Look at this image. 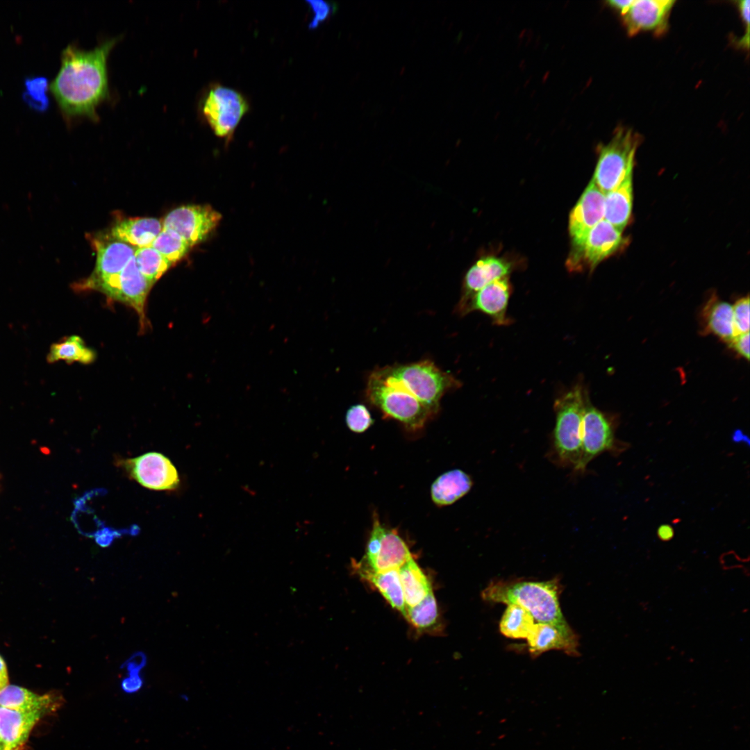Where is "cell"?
I'll list each match as a JSON object with an SVG mask.
<instances>
[{
	"instance_id": "cell-40",
	"label": "cell",
	"mask_w": 750,
	"mask_h": 750,
	"mask_svg": "<svg viewBox=\"0 0 750 750\" xmlns=\"http://www.w3.org/2000/svg\"><path fill=\"white\" fill-rule=\"evenodd\" d=\"M674 535V528L669 524H662L658 528L657 535L658 538L663 542L671 540L673 538Z\"/></svg>"
},
{
	"instance_id": "cell-18",
	"label": "cell",
	"mask_w": 750,
	"mask_h": 750,
	"mask_svg": "<svg viewBox=\"0 0 750 750\" xmlns=\"http://www.w3.org/2000/svg\"><path fill=\"white\" fill-rule=\"evenodd\" d=\"M510 269V264L499 258L486 256L479 259L465 275L457 312L463 316L467 304L478 290L494 280L506 277Z\"/></svg>"
},
{
	"instance_id": "cell-44",
	"label": "cell",
	"mask_w": 750,
	"mask_h": 750,
	"mask_svg": "<svg viewBox=\"0 0 750 750\" xmlns=\"http://www.w3.org/2000/svg\"><path fill=\"white\" fill-rule=\"evenodd\" d=\"M0 750H3V748H2V746H1V742H0Z\"/></svg>"
},
{
	"instance_id": "cell-8",
	"label": "cell",
	"mask_w": 750,
	"mask_h": 750,
	"mask_svg": "<svg viewBox=\"0 0 750 750\" xmlns=\"http://www.w3.org/2000/svg\"><path fill=\"white\" fill-rule=\"evenodd\" d=\"M201 107L202 114L214 133L224 138L232 136L249 108L242 94L219 84L209 88Z\"/></svg>"
},
{
	"instance_id": "cell-24",
	"label": "cell",
	"mask_w": 750,
	"mask_h": 750,
	"mask_svg": "<svg viewBox=\"0 0 750 750\" xmlns=\"http://www.w3.org/2000/svg\"><path fill=\"white\" fill-rule=\"evenodd\" d=\"M470 476L460 469H453L440 475L433 483L431 494L438 506L453 503L465 495L472 486Z\"/></svg>"
},
{
	"instance_id": "cell-5",
	"label": "cell",
	"mask_w": 750,
	"mask_h": 750,
	"mask_svg": "<svg viewBox=\"0 0 750 750\" xmlns=\"http://www.w3.org/2000/svg\"><path fill=\"white\" fill-rule=\"evenodd\" d=\"M641 140L631 128L619 126L608 143L599 145V158L592 180L603 194L616 188L633 173Z\"/></svg>"
},
{
	"instance_id": "cell-34",
	"label": "cell",
	"mask_w": 750,
	"mask_h": 750,
	"mask_svg": "<svg viewBox=\"0 0 750 750\" xmlns=\"http://www.w3.org/2000/svg\"><path fill=\"white\" fill-rule=\"evenodd\" d=\"M373 422L369 410L362 404L352 406L346 414L347 426L355 433L365 431L373 424Z\"/></svg>"
},
{
	"instance_id": "cell-13",
	"label": "cell",
	"mask_w": 750,
	"mask_h": 750,
	"mask_svg": "<svg viewBox=\"0 0 750 750\" xmlns=\"http://www.w3.org/2000/svg\"><path fill=\"white\" fill-rule=\"evenodd\" d=\"M603 219L604 194L592 179L569 215L572 260L578 254L589 231Z\"/></svg>"
},
{
	"instance_id": "cell-39",
	"label": "cell",
	"mask_w": 750,
	"mask_h": 750,
	"mask_svg": "<svg viewBox=\"0 0 750 750\" xmlns=\"http://www.w3.org/2000/svg\"><path fill=\"white\" fill-rule=\"evenodd\" d=\"M146 662L147 658L145 655L142 652H137L128 659L122 665V667H126L127 671L132 669H138L141 671L146 665Z\"/></svg>"
},
{
	"instance_id": "cell-11",
	"label": "cell",
	"mask_w": 750,
	"mask_h": 750,
	"mask_svg": "<svg viewBox=\"0 0 750 750\" xmlns=\"http://www.w3.org/2000/svg\"><path fill=\"white\" fill-rule=\"evenodd\" d=\"M128 476L142 486L154 490H172L179 485L178 472L170 460L157 452H149L120 460Z\"/></svg>"
},
{
	"instance_id": "cell-12",
	"label": "cell",
	"mask_w": 750,
	"mask_h": 750,
	"mask_svg": "<svg viewBox=\"0 0 750 750\" xmlns=\"http://www.w3.org/2000/svg\"><path fill=\"white\" fill-rule=\"evenodd\" d=\"M581 459L574 472H584L588 463L600 453L614 447L612 424L601 411L592 406L588 398L585 402L581 428Z\"/></svg>"
},
{
	"instance_id": "cell-37",
	"label": "cell",
	"mask_w": 750,
	"mask_h": 750,
	"mask_svg": "<svg viewBox=\"0 0 750 750\" xmlns=\"http://www.w3.org/2000/svg\"><path fill=\"white\" fill-rule=\"evenodd\" d=\"M140 670L132 669L128 671V676L124 678L121 683L122 690L126 694H133L138 692L143 686L144 681L140 675Z\"/></svg>"
},
{
	"instance_id": "cell-20",
	"label": "cell",
	"mask_w": 750,
	"mask_h": 750,
	"mask_svg": "<svg viewBox=\"0 0 750 750\" xmlns=\"http://www.w3.org/2000/svg\"><path fill=\"white\" fill-rule=\"evenodd\" d=\"M94 243L97 253V262L94 272L88 278L90 279L103 278L120 273L137 249L113 238Z\"/></svg>"
},
{
	"instance_id": "cell-16",
	"label": "cell",
	"mask_w": 750,
	"mask_h": 750,
	"mask_svg": "<svg viewBox=\"0 0 750 750\" xmlns=\"http://www.w3.org/2000/svg\"><path fill=\"white\" fill-rule=\"evenodd\" d=\"M511 290L507 276L493 281L474 295L463 315L479 311L488 315L495 325L510 324L511 320L507 316V308Z\"/></svg>"
},
{
	"instance_id": "cell-17",
	"label": "cell",
	"mask_w": 750,
	"mask_h": 750,
	"mask_svg": "<svg viewBox=\"0 0 750 750\" xmlns=\"http://www.w3.org/2000/svg\"><path fill=\"white\" fill-rule=\"evenodd\" d=\"M47 709L17 710L0 706V742L3 750H19Z\"/></svg>"
},
{
	"instance_id": "cell-33",
	"label": "cell",
	"mask_w": 750,
	"mask_h": 750,
	"mask_svg": "<svg viewBox=\"0 0 750 750\" xmlns=\"http://www.w3.org/2000/svg\"><path fill=\"white\" fill-rule=\"evenodd\" d=\"M48 81L44 77L37 76L26 78L25 81V91L22 97L26 104L32 109L39 111H45L49 105V98L47 95Z\"/></svg>"
},
{
	"instance_id": "cell-29",
	"label": "cell",
	"mask_w": 750,
	"mask_h": 750,
	"mask_svg": "<svg viewBox=\"0 0 750 750\" xmlns=\"http://www.w3.org/2000/svg\"><path fill=\"white\" fill-rule=\"evenodd\" d=\"M534 618L524 608L508 605L499 623L500 632L512 639H526L534 626Z\"/></svg>"
},
{
	"instance_id": "cell-32",
	"label": "cell",
	"mask_w": 750,
	"mask_h": 750,
	"mask_svg": "<svg viewBox=\"0 0 750 750\" xmlns=\"http://www.w3.org/2000/svg\"><path fill=\"white\" fill-rule=\"evenodd\" d=\"M403 616L417 629L423 630L431 627L438 617L437 603L433 590L418 604L406 608Z\"/></svg>"
},
{
	"instance_id": "cell-6",
	"label": "cell",
	"mask_w": 750,
	"mask_h": 750,
	"mask_svg": "<svg viewBox=\"0 0 750 750\" xmlns=\"http://www.w3.org/2000/svg\"><path fill=\"white\" fill-rule=\"evenodd\" d=\"M368 401L385 417L394 419L407 428H422L434 414L415 397L372 372L366 387Z\"/></svg>"
},
{
	"instance_id": "cell-28",
	"label": "cell",
	"mask_w": 750,
	"mask_h": 750,
	"mask_svg": "<svg viewBox=\"0 0 750 750\" xmlns=\"http://www.w3.org/2000/svg\"><path fill=\"white\" fill-rule=\"evenodd\" d=\"M96 356L95 351L88 347L81 337L70 335L53 344L47 359L50 363L63 360L69 363L77 362L90 364L94 361Z\"/></svg>"
},
{
	"instance_id": "cell-26",
	"label": "cell",
	"mask_w": 750,
	"mask_h": 750,
	"mask_svg": "<svg viewBox=\"0 0 750 750\" xmlns=\"http://www.w3.org/2000/svg\"><path fill=\"white\" fill-rule=\"evenodd\" d=\"M399 574L406 608L418 604L433 590L427 576L413 558L399 569Z\"/></svg>"
},
{
	"instance_id": "cell-4",
	"label": "cell",
	"mask_w": 750,
	"mask_h": 750,
	"mask_svg": "<svg viewBox=\"0 0 750 750\" xmlns=\"http://www.w3.org/2000/svg\"><path fill=\"white\" fill-rule=\"evenodd\" d=\"M374 371L415 397L433 414L438 411L442 397L461 386L460 381L451 374L442 370L428 360L395 364Z\"/></svg>"
},
{
	"instance_id": "cell-27",
	"label": "cell",
	"mask_w": 750,
	"mask_h": 750,
	"mask_svg": "<svg viewBox=\"0 0 750 750\" xmlns=\"http://www.w3.org/2000/svg\"><path fill=\"white\" fill-rule=\"evenodd\" d=\"M706 329L729 342L735 336L732 306L719 299H710L703 310Z\"/></svg>"
},
{
	"instance_id": "cell-15",
	"label": "cell",
	"mask_w": 750,
	"mask_h": 750,
	"mask_svg": "<svg viewBox=\"0 0 750 750\" xmlns=\"http://www.w3.org/2000/svg\"><path fill=\"white\" fill-rule=\"evenodd\" d=\"M622 233L602 219L589 231L578 254L572 260L569 267L572 269L576 260L582 259L590 268L594 269L623 247L626 240Z\"/></svg>"
},
{
	"instance_id": "cell-25",
	"label": "cell",
	"mask_w": 750,
	"mask_h": 750,
	"mask_svg": "<svg viewBox=\"0 0 750 750\" xmlns=\"http://www.w3.org/2000/svg\"><path fill=\"white\" fill-rule=\"evenodd\" d=\"M362 578L374 585L390 606L405 614L406 605L399 569L374 572L356 569Z\"/></svg>"
},
{
	"instance_id": "cell-23",
	"label": "cell",
	"mask_w": 750,
	"mask_h": 750,
	"mask_svg": "<svg viewBox=\"0 0 750 750\" xmlns=\"http://www.w3.org/2000/svg\"><path fill=\"white\" fill-rule=\"evenodd\" d=\"M633 173L614 190L604 194V219L622 231L631 217Z\"/></svg>"
},
{
	"instance_id": "cell-41",
	"label": "cell",
	"mask_w": 750,
	"mask_h": 750,
	"mask_svg": "<svg viewBox=\"0 0 750 750\" xmlns=\"http://www.w3.org/2000/svg\"><path fill=\"white\" fill-rule=\"evenodd\" d=\"M633 0H610L606 2L608 6L619 11L622 15L632 3Z\"/></svg>"
},
{
	"instance_id": "cell-1",
	"label": "cell",
	"mask_w": 750,
	"mask_h": 750,
	"mask_svg": "<svg viewBox=\"0 0 750 750\" xmlns=\"http://www.w3.org/2000/svg\"><path fill=\"white\" fill-rule=\"evenodd\" d=\"M117 41L108 40L89 51L67 46L49 88L67 117L98 119L97 107L108 95L106 62Z\"/></svg>"
},
{
	"instance_id": "cell-3",
	"label": "cell",
	"mask_w": 750,
	"mask_h": 750,
	"mask_svg": "<svg viewBox=\"0 0 750 750\" xmlns=\"http://www.w3.org/2000/svg\"><path fill=\"white\" fill-rule=\"evenodd\" d=\"M587 399L581 384L576 383L560 395L553 405L556 424L549 457L558 466L571 468L573 472L581 459L582 421Z\"/></svg>"
},
{
	"instance_id": "cell-7",
	"label": "cell",
	"mask_w": 750,
	"mask_h": 750,
	"mask_svg": "<svg viewBox=\"0 0 750 750\" xmlns=\"http://www.w3.org/2000/svg\"><path fill=\"white\" fill-rule=\"evenodd\" d=\"M152 285L138 269L133 256L120 273L100 279L88 278L74 283L73 288L99 290L112 300L132 307L139 316L140 328L144 329L147 324L145 302Z\"/></svg>"
},
{
	"instance_id": "cell-21",
	"label": "cell",
	"mask_w": 750,
	"mask_h": 750,
	"mask_svg": "<svg viewBox=\"0 0 750 750\" xmlns=\"http://www.w3.org/2000/svg\"><path fill=\"white\" fill-rule=\"evenodd\" d=\"M162 227V222L158 219L127 218L112 227L110 236L135 248L145 247L151 245Z\"/></svg>"
},
{
	"instance_id": "cell-10",
	"label": "cell",
	"mask_w": 750,
	"mask_h": 750,
	"mask_svg": "<svg viewBox=\"0 0 750 750\" xmlns=\"http://www.w3.org/2000/svg\"><path fill=\"white\" fill-rule=\"evenodd\" d=\"M221 219L222 215L210 206H183L166 215L162 228L174 231L192 247L206 240Z\"/></svg>"
},
{
	"instance_id": "cell-2",
	"label": "cell",
	"mask_w": 750,
	"mask_h": 750,
	"mask_svg": "<svg viewBox=\"0 0 750 750\" xmlns=\"http://www.w3.org/2000/svg\"><path fill=\"white\" fill-rule=\"evenodd\" d=\"M561 589L557 578L546 581L494 580L483 590L482 597L490 602L518 605L538 622L569 631L572 628L559 603Z\"/></svg>"
},
{
	"instance_id": "cell-30",
	"label": "cell",
	"mask_w": 750,
	"mask_h": 750,
	"mask_svg": "<svg viewBox=\"0 0 750 750\" xmlns=\"http://www.w3.org/2000/svg\"><path fill=\"white\" fill-rule=\"evenodd\" d=\"M134 258L140 272L152 285L172 265L151 246L137 248Z\"/></svg>"
},
{
	"instance_id": "cell-22",
	"label": "cell",
	"mask_w": 750,
	"mask_h": 750,
	"mask_svg": "<svg viewBox=\"0 0 750 750\" xmlns=\"http://www.w3.org/2000/svg\"><path fill=\"white\" fill-rule=\"evenodd\" d=\"M63 702L58 694L40 695L24 688L8 685L0 690V706L17 710L47 709L52 711Z\"/></svg>"
},
{
	"instance_id": "cell-31",
	"label": "cell",
	"mask_w": 750,
	"mask_h": 750,
	"mask_svg": "<svg viewBox=\"0 0 750 750\" xmlns=\"http://www.w3.org/2000/svg\"><path fill=\"white\" fill-rule=\"evenodd\" d=\"M172 265L182 259L191 248L176 232L162 228L150 245Z\"/></svg>"
},
{
	"instance_id": "cell-19",
	"label": "cell",
	"mask_w": 750,
	"mask_h": 750,
	"mask_svg": "<svg viewBox=\"0 0 750 750\" xmlns=\"http://www.w3.org/2000/svg\"><path fill=\"white\" fill-rule=\"evenodd\" d=\"M533 657L550 650H560L569 656H578V639L572 629L566 631L545 623L535 624L526 638Z\"/></svg>"
},
{
	"instance_id": "cell-14",
	"label": "cell",
	"mask_w": 750,
	"mask_h": 750,
	"mask_svg": "<svg viewBox=\"0 0 750 750\" xmlns=\"http://www.w3.org/2000/svg\"><path fill=\"white\" fill-rule=\"evenodd\" d=\"M674 0H633L622 13V22L628 35L651 31L661 35L667 31Z\"/></svg>"
},
{
	"instance_id": "cell-43",
	"label": "cell",
	"mask_w": 750,
	"mask_h": 750,
	"mask_svg": "<svg viewBox=\"0 0 750 750\" xmlns=\"http://www.w3.org/2000/svg\"><path fill=\"white\" fill-rule=\"evenodd\" d=\"M732 440L735 443L744 442L749 445V438L740 429L735 431L732 435Z\"/></svg>"
},
{
	"instance_id": "cell-38",
	"label": "cell",
	"mask_w": 750,
	"mask_h": 750,
	"mask_svg": "<svg viewBox=\"0 0 750 750\" xmlns=\"http://www.w3.org/2000/svg\"><path fill=\"white\" fill-rule=\"evenodd\" d=\"M728 344L740 356L749 360V332L734 336Z\"/></svg>"
},
{
	"instance_id": "cell-9",
	"label": "cell",
	"mask_w": 750,
	"mask_h": 750,
	"mask_svg": "<svg viewBox=\"0 0 750 750\" xmlns=\"http://www.w3.org/2000/svg\"><path fill=\"white\" fill-rule=\"evenodd\" d=\"M412 558L407 544L399 534L383 526L378 519L375 518L365 555L361 562L356 564V568L374 572L399 569Z\"/></svg>"
},
{
	"instance_id": "cell-42",
	"label": "cell",
	"mask_w": 750,
	"mask_h": 750,
	"mask_svg": "<svg viewBox=\"0 0 750 750\" xmlns=\"http://www.w3.org/2000/svg\"><path fill=\"white\" fill-rule=\"evenodd\" d=\"M8 676L6 665L0 656V690L8 685Z\"/></svg>"
},
{
	"instance_id": "cell-35",
	"label": "cell",
	"mask_w": 750,
	"mask_h": 750,
	"mask_svg": "<svg viewBox=\"0 0 750 750\" xmlns=\"http://www.w3.org/2000/svg\"><path fill=\"white\" fill-rule=\"evenodd\" d=\"M749 295L738 299L732 306L735 336L749 332Z\"/></svg>"
},
{
	"instance_id": "cell-36",
	"label": "cell",
	"mask_w": 750,
	"mask_h": 750,
	"mask_svg": "<svg viewBox=\"0 0 750 750\" xmlns=\"http://www.w3.org/2000/svg\"><path fill=\"white\" fill-rule=\"evenodd\" d=\"M308 6L313 13V17L309 24V28H317L322 22H324L331 16L334 6L324 1H307Z\"/></svg>"
}]
</instances>
